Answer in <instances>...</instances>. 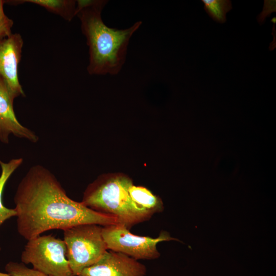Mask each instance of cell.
Instances as JSON below:
<instances>
[{"instance_id":"12","label":"cell","mask_w":276,"mask_h":276,"mask_svg":"<svg viewBox=\"0 0 276 276\" xmlns=\"http://www.w3.org/2000/svg\"><path fill=\"white\" fill-rule=\"evenodd\" d=\"M23 159L22 158L12 159L6 163L0 160V165L2 169L0 175V226L6 220L17 215L15 209H8L3 205L2 196L6 182L15 170L21 165Z\"/></svg>"},{"instance_id":"11","label":"cell","mask_w":276,"mask_h":276,"mask_svg":"<svg viewBox=\"0 0 276 276\" xmlns=\"http://www.w3.org/2000/svg\"><path fill=\"white\" fill-rule=\"evenodd\" d=\"M10 3H30L40 6L47 10L59 15L67 21L76 15L77 2L73 0H25L9 1Z\"/></svg>"},{"instance_id":"3","label":"cell","mask_w":276,"mask_h":276,"mask_svg":"<svg viewBox=\"0 0 276 276\" xmlns=\"http://www.w3.org/2000/svg\"><path fill=\"white\" fill-rule=\"evenodd\" d=\"M132 184V179L121 173L101 175L88 185L81 202L95 211L116 217L119 224L130 229L153 215L132 201L128 193Z\"/></svg>"},{"instance_id":"14","label":"cell","mask_w":276,"mask_h":276,"mask_svg":"<svg viewBox=\"0 0 276 276\" xmlns=\"http://www.w3.org/2000/svg\"><path fill=\"white\" fill-rule=\"evenodd\" d=\"M6 271L11 276H50L30 268L23 263L9 262L5 266Z\"/></svg>"},{"instance_id":"2","label":"cell","mask_w":276,"mask_h":276,"mask_svg":"<svg viewBox=\"0 0 276 276\" xmlns=\"http://www.w3.org/2000/svg\"><path fill=\"white\" fill-rule=\"evenodd\" d=\"M76 2V15L89 48L88 73L95 75L118 74L125 62L129 41L142 21L124 29L111 28L105 24L101 15L107 1Z\"/></svg>"},{"instance_id":"6","label":"cell","mask_w":276,"mask_h":276,"mask_svg":"<svg viewBox=\"0 0 276 276\" xmlns=\"http://www.w3.org/2000/svg\"><path fill=\"white\" fill-rule=\"evenodd\" d=\"M102 234L108 249L125 254L135 260H154L160 257L157 243L178 239L171 237L168 232H160L157 238L132 234L121 224L102 226Z\"/></svg>"},{"instance_id":"1","label":"cell","mask_w":276,"mask_h":276,"mask_svg":"<svg viewBox=\"0 0 276 276\" xmlns=\"http://www.w3.org/2000/svg\"><path fill=\"white\" fill-rule=\"evenodd\" d=\"M14 200L17 231L28 241L51 229L63 231L82 224H119L116 217L70 198L55 175L39 165L31 167L22 178Z\"/></svg>"},{"instance_id":"13","label":"cell","mask_w":276,"mask_h":276,"mask_svg":"<svg viewBox=\"0 0 276 276\" xmlns=\"http://www.w3.org/2000/svg\"><path fill=\"white\" fill-rule=\"evenodd\" d=\"M204 9L208 15L215 21L224 23L226 14L232 9L229 0H202Z\"/></svg>"},{"instance_id":"8","label":"cell","mask_w":276,"mask_h":276,"mask_svg":"<svg viewBox=\"0 0 276 276\" xmlns=\"http://www.w3.org/2000/svg\"><path fill=\"white\" fill-rule=\"evenodd\" d=\"M23 44L18 33L0 39V78L6 81L15 98L25 96L18 74Z\"/></svg>"},{"instance_id":"7","label":"cell","mask_w":276,"mask_h":276,"mask_svg":"<svg viewBox=\"0 0 276 276\" xmlns=\"http://www.w3.org/2000/svg\"><path fill=\"white\" fill-rule=\"evenodd\" d=\"M146 266L125 254L106 250L100 259L78 276H145Z\"/></svg>"},{"instance_id":"15","label":"cell","mask_w":276,"mask_h":276,"mask_svg":"<svg viewBox=\"0 0 276 276\" xmlns=\"http://www.w3.org/2000/svg\"><path fill=\"white\" fill-rule=\"evenodd\" d=\"M6 1L0 0V39L11 35L13 21L5 13L4 5Z\"/></svg>"},{"instance_id":"9","label":"cell","mask_w":276,"mask_h":276,"mask_svg":"<svg viewBox=\"0 0 276 276\" xmlns=\"http://www.w3.org/2000/svg\"><path fill=\"white\" fill-rule=\"evenodd\" d=\"M15 98L6 81L0 78V141L8 143L9 136L12 134L17 137L36 143L38 136L21 125L16 118L13 108Z\"/></svg>"},{"instance_id":"4","label":"cell","mask_w":276,"mask_h":276,"mask_svg":"<svg viewBox=\"0 0 276 276\" xmlns=\"http://www.w3.org/2000/svg\"><path fill=\"white\" fill-rule=\"evenodd\" d=\"M101 225L82 224L63 230L66 257L74 276L97 262L108 250Z\"/></svg>"},{"instance_id":"16","label":"cell","mask_w":276,"mask_h":276,"mask_svg":"<svg viewBox=\"0 0 276 276\" xmlns=\"http://www.w3.org/2000/svg\"><path fill=\"white\" fill-rule=\"evenodd\" d=\"M0 276H11L8 273L0 272Z\"/></svg>"},{"instance_id":"5","label":"cell","mask_w":276,"mask_h":276,"mask_svg":"<svg viewBox=\"0 0 276 276\" xmlns=\"http://www.w3.org/2000/svg\"><path fill=\"white\" fill-rule=\"evenodd\" d=\"M63 240L52 235L39 236L28 241L21 255L25 264L50 276H74L66 257Z\"/></svg>"},{"instance_id":"10","label":"cell","mask_w":276,"mask_h":276,"mask_svg":"<svg viewBox=\"0 0 276 276\" xmlns=\"http://www.w3.org/2000/svg\"><path fill=\"white\" fill-rule=\"evenodd\" d=\"M128 193L135 203L153 215L161 213L164 210L161 198L153 194L146 187L132 184L128 189Z\"/></svg>"}]
</instances>
